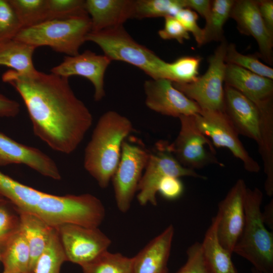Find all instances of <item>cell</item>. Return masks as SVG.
I'll return each mask as SVG.
<instances>
[{
	"instance_id": "obj_47",
	"label": "cell",
	"mask_w": 273,
	"mask_h": 273,
	"mask_svg": "<svg viewBox=\"0 0 273 273\" xmlns=\"http://www.w3.org/2000/svg\"><path fill=\"white\" fill-rule=\"evenodd\" d=\"M0 255H1V251H0Z\"/></svg>"
},
{
	"instance_id": "obj_38",
	"label": "cell",
	"mask_w": 273,
	"mask_h": 273,
	"mask_svg": "<svg viewBox=\"0 0 273 273\" xmlns=\"http://www.w3.org/2000/svg\"><path fill=\"white\" fill-rule=\"evenodd\" d=\"M164 27L159 30L158 35L163 39H175L180 43L190 39L189 33L173 16L164 17Z\"/></svg>"
},
{
	"instance_id": "obj_28",
	"label": "cell",
	"mask_w": 273,
	"mask_h": 273,
	"mask_svg": "<svg viewBox=\"0 0 273 273\" xmlns=\"http://www.w3.org/2000/svg\"><path fill=\"white\" fill-rule=\"evenodd\" d=\"M235 1H212L210 14L205 20L204 31V44L212 41H222L223 35V26L230 18L231 11Z\"/></svg>"
},
{
	"instance_id": "obj_14",
	"label": "cell",
	"mask_w": 273,
	"mask_h": 273,
	"mask_svg": "<svg viewBox=\"0 0 273 273\" xmlns=\"http://www.w3.org/2000/svg\"><path fill=\"white\" fill-rule=\"evenodd\" d=\"M144 88L147 107L162 115L178 118L201 112L197 103L176 89L169 80H146Z\"/></svg>"
},
{
	"instance_id": "obj_40",
	"label": "cell",
	"mask_w": 273,
	"mask_h": 273,
	"mask_svg": "<svg viewBox=\"0 0 273 273\" xmlns=\"http://www.w3.org/2000/svg\"><path fill=\"white\" fill-rule=\"evenodd\" d=\"M257 7L267 29L273 35V1H256Z\"/></svg>"
},
{
	"instance_id": "obj_37",
	"label": "cell",
	"mask_w": 273,
	"mask_h": 273,
	"mask_svg": "<svg viewBox=\"0 0 273 273\" xmlns=\"http://www.w3.org/2000/svg\"><path fill=\"white\" fill-rule=\"evenodd\" d=\"M174 17L185 29L193 35L198 46L204 44V31L198 24V14L194 11L184 8L180 9Z\"/></svg>"
},
{
	"instance_id": "obj_7",
	"label": "cell",
	"mask_w": 273,
	"mask_h": 273,
	"mask_svg": "<svg viewBox=\"0 0 273 273\" xmlns=\"http://www.w3.org/2000/svg\"><path fill=\"white\" fill-rule=\"evenodd\" d=\"M228 43L224 38L208 59V67L202 76L191 82H172L173 86L194 101L201 111H222L226 63L225 56Z\"/></svg>"
},
{
	"instance_id": "obj_5",
	"label": "cell",
	"mask_w": 273,
	"mask_h": 273,
	"mask_svg": "<svg viewBox=\"0 0 273 273\" xmlns=\"http://www.w3.org/2000/svg\"><path fill=\"white\" fill-rule=\"evenodd\" d=\"M34 214L53 228L64 224L99 228L106 210L101 201L90 194L56 196L44 193Z\"/></svg>"
},
{
	"instance_id": "obj_8",
	"label": "cell",
	"mask_w": 273,
	"mask_h": 273,
	"mask_svg": "<svg viewBox=\"0 0 273 273\" xmlns=\"http://www.w3.org/2000/svg\"><path fill=\"white\" fill-rule=\"evenodd\" d=\"M150 154L136 142L126 139L122 144L120 161L111 180L117 207L123 213L130 207Z\"/></svg>"
},
{
	"instance_id": "obj_24",
	"label": "cell",
	"mask_w": 273,
	"mask_h": 273,
	"mask_svg": "<svg viewBox=\"0 0 273 273\" xmlns=\"http://www.w3.org/2000/svg\"><path fill=\"white\" fill-rule=\"evenodd\" d=\"M217 222L215 216L212 218L201 243L205 260L213 273H238L232 260V253L223 247L218 240Z\"/></svg>"
},
{
	"instance_id": "obj_33",
	"label": "cell",
	"mask_w": 273,
	"mask_h": 273,
	"mask_svg": "<svg viewBox=\"0 0 273 273\" xmlns=\"http://www.w3.org/2000/svg\"><path fill=\"white\" fill-rule=\"evenodd\" d=\"M48 20L64 19L87 13L85 1L47 0Z\"/></svg>"
},
{
	"instance_id": "obj_3",
	"label": "cell",
	"mask_w": 273,
	"mask_h": 273,
	"mask_svg": "<svg viewBox=\"0 0 273 273\" xmlns=\"http://www.w3.org/2000/svg\"><path fill=\"white\" fill-rule=\"evenodd\" d=\"M263 193L257 188H247L245 200V219L233 253L247 260L255 269L273 273V233L264 224L261 205Z\"/></svg>"
},
{
	"instance_id": "obj_15",
	"label": "cell",
	"mask_w": 273,
	"mask_h": 273,
	"mask_svg": "<svg viewBox=\"0 0 273 273\" xmlns=\"http://www.w3.org/2000/svg\"><path fill=\"white\" fill-rule=\"evenodd\" d=\"M111 60L107 56L86 50L75 56H66L63 61L53 67L50 73L69 78L80 76L89 80L94 87V99L101 100L105 96L104 77Z\"/></svg>"
},
{
	"instance_id": "obj_21",
	"label": "cell",
	"mask_w": 273,
	"mask_h": 273,
	"mask_svg": "<svg viewBox=\"0 0 273 273\" xmlns=\"http://www.w3.org/2000/svg\"><path fill=\"white\" fill-rule=\"evenodd\" d=\"M174 234L170 224L133 257V273H159L167 268Z\"/></svg>"
},
{
	"instance_id": "obj_29",
	"label": "cell",
	"mask_w": 273,
	"mask_h": 273,
	"mask_svg": "<svg viewBox=\"0 0 273 273\" xmlns=\"http://www.w3.org/2000/svg\"><path fill=\"white\" fill-rule=\"evenodd\" d=\"M66 261L57 231L54 228L47 247L36 263L33 273H60L61 266Z\"/></svg>"
},
{
	"instance_id": "obj_22",
	"label": "cell",
	"mask_w": 273,
	"mask_h": 273,
	"mask_svg": "<svg viewBox=\"0 0 273 273\" xmlns=\"http://www.w3.org/2000/svg\"><path fill=\"white\" fill-rule=\"evenodd\" d=\"M16 209L19 215L20 229L29 248V272L33 273L36 263L47 247L54 228L34 214Z\"/></svg>"
},
{
	"instance_id": "obj_43",
	"label": "cell",
	"mask_w": 273,
	"mask_h": 273,
	"mask_svg": "<svg viewBox=\"0 0 273 273\" xmlns=\"http://www.w3.org/2000/svg\"><path fill=\"white\" fill-rule=\"evenodd\" d=\"M263 221L271 231L273 230V200H271L265 206L263 212H262Z\"/></svg>"
},
{
	"instance_id": "obj_26",
	"label": "cell",
	"mask_w": 273,
	"mask_h": 273,
	"mask_svg": "<svg viewBox=\"0 0 273 273\" xmlns=\"http://www.w3.org/2000/svg\"><path fill=\"white\" fill-rule=\"evenodd\" d=\"M35 48L15 39L0 43V65L5 66L20 73L36 70L32 57Z\"/></svg>"
},
{
	"instance_id": "obj_12",
	"label": "cell",
	"mask_w": 273,
	"mask_h": 273,
	"mask_svg": "<svg viewBox=\"0 0 273 273\" xmlns=\"http://www.w3.org/2000/svg\"><path fill=\"white\" fill-rule=\"evenodd\" d=\"M55 228L67 261L80 266L108 250L112 243L99 228L64 224Z\"/></svg>"
},
{
	"instance_id": "obj_4",
	"label": "cell",
	"mask_w": 273,
	"mask_h": 273,
	"mask_svg": "<svg viewBox=\"0 0 273 273\" xmlns=\"http://www.w3.org/2000/svg\"><path fill=\"white\" fill-rule=\"evenodd\" d=\"M91 31V21L87 13L64 19L46 21L21 29L14 39L36 49L47 46L67 56L79 54Z\"/></svg>"
},
{
	"instance_id": "obj_34",
	"label": "cell",
	"mask_w": 273,
	"mask_h": 273,
	"mask_svg": "<svg viewBox=\"0 0 273 273\" xmlns=\"http://www.w3.org/2000/svg\"><path fill=\"white\" fill-rule=\"evenodd\" d=\"M22 25L8 0H0V43L13 39Z\"/></svg>"
},
{
	"instance_id": "obj_36",
	"label": "cell",
	"mask_w": 273,
	"mask_h": 273,
	"mask_svg": "<svg viewBox=\"0 0 273 273\" xmlns=\"http://www.w3.org/2000/svg\"><path fill=\"white\" fill-rule=\"evenodd\" d=\"M187 259L176 273H213L204 257L201 243L196 242L187 250Z\"/></svg>"
},
{
	"instance_id": "obj_11",
	"label": "cell",
	"mask_w": 273,
	"mask_h": 273,
	"mask_svg": "<svg viewBox=\"0 0 273 273\" xmlns=\"http://www.w3.org/2000/svg\"><path fill=\"white\" fill-rule=\"evenodd\" d=\"M198 128L217 148L228 149L243 163L245 169L257 173L260 166L248 153L239 134L222 111H201L194 115Z\"/></svg>"
},
{
	"instance_id": "obj_13",
	"label": "cell",
	"mask_w": 273,
	"mask_h": 273,
	"mask_svg": "<svg viewBox=\"0 0 273 273\" xmlns=\"http://www.w3.org/2000/svg\"><path fill=\"white\" fill-rule=\"evenodd\" d=\"M247 189L244 180L239 179L218 205L217 237L222 246L232 253L245 223Z\"/></svg>"
},
{
	"instance_id": "obj_18",
	"label": "cell",
	"mask_w": 273,
	"mask_h": 273,
	"mask_svg": "<svg viewBox=\"0 0 273 273\" xmlns=\"http://www.w3.org/2000/svg\"><path fill=\"white\" fill-rule=\"evenodd\" d=\"M230 18L242 34L252 36L257 43L259 54L267 63L272 64L273 35L267 29L259 13L256 1H235Z\"/></svg>"
},
{
	"instance_id": "obj_25",
	"label": "cell",
	"mask_w": 273,
	"mask_h": 273,
	"mask_svg": "<svg viewBox=\"0 0 273 273\" xmlns=\"http://www.w3.org/2000/svg\"><path fill=\"white\" fill-rule=\"evenodd\" d=\"M0 250L3 273H30L29 248L20 228Z\"/></svg>"
},
{
	"instance_id": "obj_27",
	"label": "cell",
	"mask_w": 273,
	"mask_h": 273,
	"mask_svg": "<svg viewBox=\"0 0 273 273\" xmlns=\"http://www.w3.org/2000/svg\"><path fill=\"white\" fill-rule=\"evenodd\" d=\"M133 257L104 252L81 266L83 273H133Z\"/></svg>"
},
{
	"instance_id": "obj_41",
	"label": "cell",
	"mask_w": 273,
	"mask_h": 273,
	"mask_svg": "<svg viewBox=\"0 0 273 273\" xmlns=\"http://www.w3.org/2000/svg\"><path fill=\"white\" fill-rule=\"evenodd\" d=\"M20 110V106L17 101L0 93V117H14Z\"/></svg>"
},
{
	"instance_id": "obj_31",
	"label": "cell",
	"mask_w": 273,
	"mask_h": 273,
	"mask_svg": "<svg viewBox=\"0 0 273 273\" xmlns=\"http://www.w3.org/2000/svg\"><path fill=\"white\" fill-rule=\"evenodd\" d=\"M22 29L35 26L48 19L47 0H8Z\"/></svg>"
},
{
	"instance_id": "obj_39",
	"label": "cell",
	"mask_w": 273,
	"mask_h": 273,
	"mask_svg": "<svg viewBox=\"0 0 273 273\" xmlns=\"http://www.w3.org/2000/svg\"><path fill=\"white\" fill-rule=\"evenodd\" d=\"M184 190V185L179 177L167 176L159 183L157 192L165 199L174 200L181 196Z\"/></svg>"
},
{
	"instance_id": "obj_46",
	"label": "cell",
	"mask_w": 273,
	"mask_h": 273,
	"mask_svg": "<svg viewBox=\"0 0 273 273\" xmlns=\"http://www.w3.org/2000/svg\"><path fill=\"white\" fill-rule=\"evenodd\" d=\"M168 268H166L164 269V270H163L162 271H161L159 273H168Z\"/></svg>"
},
{
	"instance_id": "obj_17",
	"label": "cell",
	"mask_w": 273,
	"mask_h": 273,
	"mask_svg": "<svg viewBox=\"0 0 273 273\" xmlns=\"http://www.w3.org/2000/svg\"><path fill=\"white\" fill-rule=\"evenodd\" d=\"M24 164L41 175L60 180L61 175L55 161L36 148L18 143L0 132V167Z\"/></svg>"
},
{
	"instance_id": "obj_2",
	"label": "cell",
	"mask_w": 273,
	"mask_h": 273,
	"mask_svg": "<svg viewBox=\"0 0 273 273\" xmlns=\"http://www.w3.org/2000/svg\"><path fill=\"white\" fill-rule=\"evenodd\" d=\"M126 117L115 111L104 113L99 119L85 150V169L99 186L106 188L119 164L123 142L133 130Z\"/></svg>"
},
{
	"instance_id": "obj_35",
	"label": "cell",
	"mask_w": 273,
	"mask_h": 273,
	"mask_svg": "<svg viewBox=\"0 0 273 273\" xmlns=\"http://www.w3.org/2000/svg\"><path fill=\"white\" fill-rule=\"evenodd\" d=\"M11 205L9 201L0 203V249L20 228L19 214L16 208L11 209Z\"/></svg>"
},
{
	"instance_id": "obj_45",
	"label": "cell",
	"mask_w": 273,
	"mask_h": 273,
	"mask_svg": "<svg viewBox=\"0 0 273 273\" xmlns=\"http://www.w3.org/2000/svg\"><path fill=\"white\" fill-rule=\"evenodd\" d=\"M252 273H264V272H261L260 271H259V270L255 269L253 267H252Z\"/></svg>"
},
{
	"instance_id": "obj_30",
	"label": "cell",
	"mask_w": 273,
	"mask_h": 273,
	"mask_svg": "<svg viewBox=\"0 0 273 273\" xmlns=\"http://www.w3.org/2000/svg\"><path fill=\"white\" fill-rule=\"evenodd\" d=\"M184 8V0H136L135 1L133 18L174 17Z\"/></svg>"
},
{
	"instance_id": "obj_1",
	"label": "cell",
	"mask_w": 273,
	"mask_h": 273,
	"mask_svg": "<svg viewBox=\"0 0 273 273\" xmlns=\"http://www.w3.org/2000/svg\"><path fill=\"white\" fill-rule=\"evenodd\" d=\"M23 101L34 134L53 150L69 154L83 140L93 121L67 78L36 70L20 73L10 69L2 76Z\"/></svg>"
},
{
	"instance_id": "obj_32",
	"label": "cell",
	"mask_w": 273,
	"mask_h": 273,
	"mask_svg": "<svg viewBox=\"0 0 273 273\" xmlns=\"http://www.w3.org/2000/svg\"><path fill=\"white\" fill-rule=\"evenodd\" d=\"M225 62L226 64H234L262 76L273 79L272 68L260 62L254 55L239 53L233 43L228 44Z\"/></svg>"
},
{
	"instance_id": "obj_16",
	"label": "cell",
	"mask_w": 273,
	"mask_h": 273,
	"mask_svg": "<svg viewBox=\"0 0 273 273\" xmlns=\"http://www.w3.org/2000/svg\"><path fill=\"white\" fill-rule=\"evenodd\" d=\"M223 112L239 134L260 141L259 107L236 89L224 84Z\"/></svg>"
},
{
	"instance_id": "obj_10",
	"label": "cell",
	"mask_w": 273,
	"mask_h": 273,
	"mask_svg": "<svg viewBox=\"0 0 273 273\" xmlns=\"http://www.w3.org/2000/svg\"><path fill=\"white\" fill-rule=\"evenodd\" d=\"M157 151L150 154L149 158L139 182L137 200L141 206L148 203L157 205L156 194L160 181L164 177L190 176L206 179L205 176L181 165L168 149L165 142L157 145Z\"/></svg>"
},
{
	"instance_id": "obj_48",
	"label": "cell",
	"mask_w": 273,
	"mask_h": 273,
	"mask_svg": "<svg viewBox=\"0 0 273 273\" xmlns=\"http://www.w3.org/2000/svg\"></svg>"
},
{
	"instance_id": "obj_6",
	"label": "cell",
	"mask_w": 273,
	"mask_h": 273,
	"mask_svg": "<svg viewBox=\"0 0 273 273\" xmlns=\"http://www.w3.org/2000/svg\"><path fill=\"white\" fill-rule=\"evenodd\" d=\"M86 40L97 44L111 61L130 64L142 70L151 79H163L165 61L152 51L136 42L123 25L90 32Z\"/></svg>"
},
{
	"instance_id": "obj_44",
	"label": "cell",
	"mask_w": 273,
	"mask_h": 273,
	"mask_svg": "<svg viewBox=\"0 0 273 273\" xmlns=\"http://www.w3.org/2000/svg\"><path fill=\"white\" fill-rule=\"evenodd\" d=\"M8 201L9 200H8L6 198H5L3 195L0 194V203H4Z\"/></svg>"
},
{
	"instance_id": "obj_42",
	"label": "cell",
	"mask_w": 273,
	"mask_h": 273,
	"mask_svg": "<svg viewBox=\"0 0 273 273\" xmlns=\"http://www.w3.org/2000/svg\"><path fill=\"white\" fill-rule=\"evenodd\" d=\"M185 8L190 9L203 17L205 20L208 18L211 11L212 1L210 0H184Z\"/></svg>"
},
{
	"instance_id": "obj_20",
	"label": "cell",
	"mask_w": 273,
	"mask_h": 273,
	"mask_svg": "<svg viewBox=\"0 0 273 273\" xmlns=\"http://www.w3.org/2000/svg\"><path fill=\"white\" fill-rule=\"evenodd\" d=\"M224 84L236 89L256 105L273 99L272 79L232 64H226Z\"/></svg>"
},
{
	"instance_id": "obj_19",
	"label": "cell",
	"mask_w": 273,
	"mask_h": 273,
	"mask_svg": "<svg viewBox=\"0 0 273 273\" xmlns=\"http://www.w3.org/2000/svg\"><path fill=\"white\" fill-rule=\"evenodd\" d=\"M134 0H86L85 9L91 21V31L123 26L133 18Z\"/></svg>"
},
{
	"instance_id": "obj_23",
	"label": "cell",
	"mask_w": 273,
	"mask_h": 273,
	"mask_svg": "<svg viewBox=\"0 0 273 273\" xmlns=\"http://www.w3.org/2000/svg\"><path fill=\"white\" fill-rule=\"evenodd\" d=\"M273 100L258 105L261 112L260 141L257 144L266 175V195H273Z\"/></svg>"
},
{
	"instance_id": "obj_9",
	"label": "cell",
	"mask_w": 273,
	"mask_h": 273,
	"mask_svg": "<svg viewBox=\"0 0 273 273\" xmlns=\"http://www.w3.org/2000/svg\"><path fill=\"white\" fill-rule=\"evenodd\" d=\"M194 115L178 117L180 130L174 142L167 144L168 149L181 165L193 170L212 164L223 166L215 153L207 150L208 147L215 153L211 141L198 128Z\"/></svg>"
}]
</instances>
